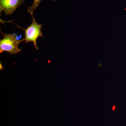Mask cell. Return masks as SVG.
Instances as JSON below:
<instances>
[{"mask_svg":"<svg viewBox=\"0 0 126 126\" xmlns=\"http://www.w3.org/2000/svg\"><path fill=\"white\" fill-rule=\"evenodd\" d=\"M4 38L0 40V53L4 52H8L10 54H16L20 52L21 49L19 45L21 42L24 41L23 39L19 40L18 39L16 34H3Z\"/></svg>","mask_w":126,"mask_h":126,"instance_id":"obj_1","label":"cell"},{"mask_svg":"<svg viewBox=\"0 0 126 126\" xmlns=\"http://www.w3.org/2000/svg\"><path fill=\"white\" fill-rule=\"evenodd\" d=\"M32 16V22L30 25L26 30L25 31V38L24 39L26 43L32 42L33 44L36 49L39 48L36 44V40L39 37H43V35L41 32V27L43 25L39 24Z\"/></svg>","mask_w":126,"mask_h":126,"instance_id":"obj_2","label":"cell"},{"mask_svg":"<svg viewBox=\"0 0 126 126\" xmlns=\"http://www.w3.org/2000/svg\"><path fill=\"white\" fill-rule=\"evenodd\" d=\"M24 3V0H0V13L4 11L6 15H12Z\"/></svg>","mask_w":126,"mask_h":126,"instance_id":"obj_3","label":"cell"},{"mask_svg":"<svg viewBox=\"0 0 126 126\" xmlns=\"http://www.w3.org/2000/svg\"><path fill=\"white\" fill-rule=\"evenodd\" d=\"M51 0L53 2H54L56 0ZM42 1V0H34L32 6L27 8V12L29 13L32 16L33 15L34 11L38 8Z\"/></svg>","mask_w":126,"mask_h":126,"instance_id":"obj_4","label":"cell"},{"mask_svg":"<svg viewBox=\"0 0 126 126\" xmlns=\"http://www.w3.org/2000/svg\"><path fill=\"white\" fill-rule=\"evenodd\" d=\"M115 106H113V110H115Z\"/></svg>","mask_w":126,"mask_h":126,"instance_id":"obj_5","label":"cell"}]
</instances>
